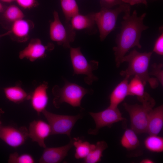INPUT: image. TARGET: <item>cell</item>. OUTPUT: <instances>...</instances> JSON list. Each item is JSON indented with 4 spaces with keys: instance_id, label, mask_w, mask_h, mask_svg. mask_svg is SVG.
<instances>
[{
    "instance_id": "obj_1",
    "label": "cell",
    "mask_w": 163,
    "mask_h": 163,
    "mask_svg": "<svg viewBox=\"0 0 163 163\" xmlns=\"http://www.w3.org/2000/svg\"><path fill=\"white\" fill-rule=\"evenodd\" d=\"M146 15L144 13L138 16L136 10L131 15L130 11L124 13L121 23V31L116 39L117 45L113 48L117 67L122 63L123 57L130 49L135 46L141 48L140 40L142 32L149 28L143 23Z\"/></svg>"
},
{
    "instance_id": "obj_2",
    "label": "cell",
    "mask_w": 163,
    "mask_h": 163,
    "mask_svg": "<svg viewBox=\"0 0 163 163\" xmlns=\"http://www.w3.org/2000/svg\"><path fill=\"white\" fill-rule=\"evenodd\" d=\"M152 53L151 52L140 53L136 49L132 50L122 59V63L127 62L128 65L126 69L120 72V75L129 78L132 75H136L145 85L148 82L152 88H157L159 82L155 78L150 77L148 70Z\"/></svg>"
},
{
    "instance_id": "obj_3",
    "label": "cell",
    "mask_w": 163,
    "mask_h": 163,
    "mask_svg": "<svg viewBox=\"0 0 163 163\" xmlns=\"http://www.w3.org/2000/svg\"><path fill=\"white\" fill-rule=\"evenodd\" d=\"M93 92L91 89L84 88L76 84L66 81L62 87L57 85L53 87L52 92L54 96L53 104L56 108H59L63 102L73 107L81 108V101L83 97L86 94H91Z\"/></svg>"
},
{
    "instance_id": "obj_4",
    "label": "cell",
    "mask_w": 163,
    "mask_h": 163,
    "mask_svg": "<svg viewBox=\"0 0 163 163\" xmlns=\"http://www.w3.org/2000/svg\"><path fill=\"white\" fill-rule=\"evenodd\" d=\"M130 11V5L123 3L115 9L101 8L99 11L92 13L101 41L115 29L119 15L122 12L124 13Z\"/></svg>"
},
{
    "instance_id": "obj_5",
    "label": "cell",
    "mask_w": 163,
    "mask_h": 163,
    "mask_svg": "<svg viewBox=\"0 0 163 163\" xmlns=\"http://www.w3.org/2000/svg\"><path fill=\"white\" fill-rule=\"evenodd\" d=\"M142 103L140 105L129 104L126 102L123 104L129 115L131 128L138 134L146 133L149 115L155 101L150 96Z\"/></svg>"
},
{
    "instance_id": "obj_6",
    "label": "cell",
    "mask_w": 163,
    "mask_h": 163,
    "mask_svg": "<svg viewBox=\"0 0 163 163\" xmlns=\"http://www.w3.org/2000/svg\"><path fill=\"white\" fill-rule=\"evenodd\" d=\"M69 48L73 74L85 75L84 81L89 85H92L94 82L97 81L98 79L93 74V71L97 69L99 62L94 60L88 62L81 52L80 47Z\"/></svg>"
},
{
    "instance_id": "obj_7",
    "label": "cell",
    "mask_w": 163,
    "mask_h": 163,
    "mask_svg": "<svg viewBox=\"0 0 163 163\" xmlns=\"http://www.w3.org/2000/svg\"><path fill=\"white\" fill-rule=\"evenodd\" d=\"M53 16V20L50 24V38L59 45L69 48L70 43L75 40V30L72 28L70 23L63 24L62 23L56 11H54Z\"/></svg>"
},
{
    "instance_id": "obj_8",
    "label": "cell",
    "mask_w": 163,
    "mask_h": 163,
    "mask_svg": "<svg viewBox=\"0 0 163 163\" xmlns=\"http://www.w3.org/2000/svg\"><path fill=\"white\" fill-rule=\"evenodd\" d=\"M42 113L51 127L52 135L65 134L70 138L73 127L82 117L81 114L75 116L56 114L46 109Z\"/></svg>"
},
{
    "instance_id": "obj_9",
    "label": "cell",
    "mask_w": 163,
    "mask_h": 163,
    "mask_svg": "<svg viewBox=\"0 0 163 163\" xmlns=\"http://www.w3.org/2000/svg\"><path fill=\"white\" fill-rule=\"evenodd\" d=\"M89 113L94 119L96 125L94 129H90L88 130V133L90 134L96 135L101 128L105 126L110 128L113 123L126 120L122 117L118 107L109 106L102 111L97 113L90 112Z\"/></svg>"
},
{
    "instance_id": "obj_10",
    "label": "cell",
    "mask_w": 163,
    "mask_h": 163,
    "mask_svg": "<svg viewBox=\"0 0 163 163\" xmlns=\"http://www.w3.org/2000/svg\"><path fill=\"white\" fill-rule=\"evenodd\" d=\"M28 137V130L25 126L17 128L4 126L0 129V139L12 148H17L23 145Z\"/></svg>"
},
{
    "instance_id": "obj_11",
    "label": "cell",
    "mask_w": 163,
    "mask_h": 163,
    "mask_svg": "<svg viewBox=\"0 0 163 163\" xmlns=\"http://www.w3.org/2000/svg\"><path fill=\"white\" fill-rule=\"evenodd\" d=\"M54 48L52 43L46 45H43L40 40L38 38L31 39L27 46L19 53L20 59L24 58L33 62L37 59L44 58L46 56L47 51L52 50Z\"/></svg>"
},
{
    "instance_id": "obj_12",
    "label": "cell",
    "mask_w": 163,
    "mask_h": 163,
    "mask_svg": "<svg viewBox=\"0 0 163 163\" xmlns=\"http://www.w3.org/2000/svg\"><path fill=\"white\" fill-rule=\"evenodd\" d=\"M28 130V137L40 147H46L45 140L52 135L51 128L48 123L41 120H33L30 123Z\"/></svg>"
},
{
    "instance_id": "obj_13",
    "label": "cell",
    "mask_w": 163,
    "mask_h": 163,
    "mask_svg": "<svg viewBox=\"0 0 163 163\" xmlns=\"http://www.w3.org/2000/svg\"><path fill=\"white\" fill-rule=\"evenodd\" d=\"M73 139L65 145L56 147H46L39 161L40 163H58L67 155L73 146Z\"/></svg>"
},
{
    "instance_id": "obj_14",
    "label": "cell",
    "mask_w": 163,
    "mask_h": 163,
    "mask_svg": "<svg viewBox=\"0 0 163 163\" xmlns=\"http://www.w3.org/2000/svg\"><path fill=\"white\" fill-rule=\"evenodd\" d=\"M48 83L44 82L38 86L30 94V100L32 107L38 115L45 109L48 101L47 90Z\"/></svg>"
},
{
    "instance_id": "obj_15",
    "label": "cell",
    "mask_w": 163,
    "mask_h": 163,
    "mask_svg": "<svg viewBox=\"0 0 163 163\" xmlns=\"http://www.w3.org/2000/svg\"><path fill=\"white\" fill-rule=\"evenodd\" d=\"M34 25L32 21L24 18L12 23L10 34L13 36V39L19 42H24L28 39L30 31Z\"/></svg>"
},
{
    "instance_id": "obj_16",
    "label": "cell",
    "mask_w": 163,
    "mask_h": 163,
    "mask_svg": "<svg viewBox=\"0 0 163 163\" xmlns=\"http://www.w3.org/2000/svg\"><path fill=\"white\" fill-rule=\"evenodd\" d=\"M163 126V106L161 105L151 111L148 119L146 133L156 135L160 133Z\"/></svg>"
},
{
    "instance_id": "obj_17",
    "label": "cell",
    "mask_w": 163,
    "mask_h": 163,
    "mask_svg": "<svg viewBox=\"0 0 163 163\" xmlns=\"http://www.w3.org/2000/svg\"><path fill=\"white\" fill-rule=\"evenodd\" d=\"M70 23L75 30H89L93 33H95L96 30L92 13L87 15H83L79 13L72 17Z\"/></svg>"
},
{
    "instance_id": "obj_18",
    "label": "cell",
    "mask_w": 163,
    "mask_h": 163,
    "mask_svg": "<svg viewBox=\"0 0 163 163\" xmlns=\"http://www.w3.org/2000/svg\"><path fill=\"white\" fill-rule=\"evenodd\" d=\"M129 78L125 77L113 89L110 96L109 106L116 108L128 95V80Z\"/></svg>"
},
{
    "instance_id": "obj_19",
    "label": "cell",
    "mask_w": 163,
    "mask_h": 163,
    "mask_svg": "<svg viewBox=\"0 0 163 163\" xmlns=\"http://www.w3.org/2000/svg\"><path fill=\"white\" fill-rule=\"evenodd\" d=\"M3 90L6 98L14 103L20 104L30 100V94L27 93L22 88L21 83L5 88Z\"/></svg>"
},
{
    "instance_id": "obj_20",
    "label": "cell",
    "mask_w": 163,
    "mask_h": 163,
    "mask_svg": "<svg viewBox=\"0 0 163 163\" xmlns=\"http://www.w3.org/2000/svg\"><path fill=\"white\" fill-rule=\"evenodd\" d=\"M141 79L136 75L134 76L128 83V95L136 96L138 100L142 102L150 97L149 94L145 91V86Z\"/></svg>"
},
{
    "instance_id": "obj_21",
    "label": "cell",
    "mask_w": 163,
    "mask_h": 163,
    "mask_svg": "<svg viewBox=\"0 0 163 163\" xmlns=\"http://www.w3.org/2000/svg\"><path fill=\"white\" fill-rule=\"evenodd\" d=\"M73 139V146L75 148V157L76 159H85L95 146L88 142H83L78 138H74Z\"/></svg>"
},
{
    "instance_id": "obj_22",
    "label": "cell",
    "mask_w": 163,
    "mask_h": 163,
    "mask_svg": "<svg viewBox=\"0 0 163 163\" xmlns=\"http://www.w3.org/2000/svg\"><path fill=\"white\" fill-rule=\"evenodd\" d=\"M136 133L131 128L127 129L120 139V144L128 150L136 149L139 145V141Z\"/></svg>"
},
{
    "instance_id": "obj_23",
    "label": "cell",
    "mask_w": 163,
    "mask_h": 163,
    "mask_svg": "<svg viewBox=\"0 0 163 163\" xmlns=\"http://www.w3.org/2000/svg\"><path fill=\"white\" fill-rule=\"evenodd\" d=\"M60 2L65 23H70L72 17L79 13L78 4L75 0H60Z\"/></svg>"
},
{
    "instance_id": "obj_24",
    "label": "cell",
    "mask_w": 163,
    "mask_h": 163,
    "mask_svg": "<svg viewBox=\"0 0 163 163\" xmlns=\"http://www.w3.org/2000/svg\"><path fill=\"white\" fill-rule=\"evenodd\" d=\"M108 147L107 143L104 141L97 142L94 148L84 160L85 163H96L100 161L103 151Z\"/></svg>"
},
{
    "instance_id": "obj_25",
    "label": "cell",
    "mask_w": 163,
    "mask_h": 163,
    "mask_svg": "<svg viewBox=\"0 0 163 163\" xmlns=\"http://www.w3.org/2000/svg\"><path fill=\"white\" fill-rule=\"evenodd\" d=\"M146 148L150 152L159 153L163 151V138L156 135H149L144 140Z\"/></svg>"
},
{
    "instance_id": "obj_26",
    "label": "cell",
    "mask_w": 163,
    "mask_h": 163,
    "mask_svg": "<svg viewBox=\"0 0 163 163\" xmlns=\"http://www.w3.org/2000/svg\"><path fill=\"white\" fill-rule=\"evenodd\" d=\"M3 16L7 21L13 23L24 18V15L21 10L15 5H11L4 11Z\"/></svg>"
},
{
    "instance_id": "obj_27",
    "label": "cell",
    "mask_w": 163,
    "mask_h": 163,
    "mask_svg": "<svg viewBox=\"0 0 163 163\" xmlns=\"http://www.w3.org/2000/svg\"><path fill=\"white\" fill-rule=\"evenodd\" d=\"M9 163H34V158L30 154L24 153L19 154L14 152L10 154L8 160Z\"/></svg>"
},
{
    "instance_id": "obj_28",
    "label": "cell",
    "mask_w": 163,
    "mask_h": 163,
    "mask_svg": "<svg viewBox=\"0 0 163 163\" xmlns=\"http://www.w3.org/2000/svg\"><path fill=\"white\" fill-rule=\"evenodd\" d=\"M163 65L162 63L157 64L154 63L152 65V71L149 72L150 75L155 77L159 82L163 85Z\"/></svg>"
},
{
    "instance_id": "obj_29",
    "label": "cell",
    "mask_w": 163,
    "mask_h": 163,
    "mask_svg": "<svg viewBox=\"0 0 163 163\" xmlns=\"http://www.w3.org/2000/svg\"><path fill=\"white\" fill-rule=\"evenodd\" d=\"M161 34L156 40L153 47V51L160 55H163V27H160Z\"/></svg>"
},
{
    "instance_id": "obj_30",
    "label": "cell",
    "mask_w": 163,
    "mask_h": 163,
    "mask_svg": "<svg viewBox=\"0 0 163 163\" xmlns=\"http://www.w3.org/2000/svg\"><path fill=\"white\" fill-rule=\"evenodd\" d=\"M15 1L24 9H30L37 6L38 4L36 0H15Z\"/></svg>"
},
{
    "instance_id": "obj_31",
    "label": "cell",
    "mask_w": 163,
    "mask_h": 163,
    "mask_svg": "<svg viewBox=\"0 0 163 163\" xmlns=\"http://www.w3.org/2000/svg\"><path fill=\"white\" fill-rule=\"evenodd\" d=\"M101 8H111L115 6L123 3L121 0H100Z\"/></svg>"
},
{
    "instance_id": "obj_32",
    "label": "cell",
    "mask_w": 163,
    "mask_h": 163,
    "mask_svg": "<svg viewBox=\"0 0 163 163\" xmlns=\"http://www.w3.org/2000/svg\"><path fill=\"white\" fill-rule=\"evenodd\" d=\"M123 3L127 4L130 5H135L142 4L147 6L146 0H121Z\"/></svg>"
},
{
    "instance_id": "obj_33",
    "label": "cell",
    "mask_w": 163,
    "mask_h": 163,
    "mask_svg": "<svg viewBox=\"0 0 163 163\" xmlns=\"http://www.w3.org/2000/svg\"><path fill=\"white\" fill-rule=\"evenodd\" d=\"M141 163H153L154 161L149 158H145L142 159L140 162Z\"/></svg>"
},
{
    "instance_id": "obj_34",
    "label": "cell",
    "mask_w": 163,
    "mask_h": 163,
    "mask_svg": "<svg viewBox=\"0 0 163 163\" xmlns=\"http://www.w3.org/2000/svg\"><path fill=\"white\" fill-rule=\"evenodd\" d=\"M15 0H0V1L7 3H10L14 1Z\"/></svg>"
},
{
    "instance_id": "obj_35",
    "label": "cell",
    "mask_w": 163,
    "mask_h": 163,
    "mask_svg": "<svg viewBox=\"0 0 163 163\" xmlns=\"http://www.w3.org/2000/svg\"><path fill=\"white\" fill-rule=\"evenodd\" d=\"M4 113V111L2 110V109L0 108V129L2 126V123L0 120V117L1 116V115Z\"/></svg>"
},
{
    "instance_id": "obj_36",
    "label": "cell",
    "mask_w": 163,
    "mask_h": 163,
    "mask_svg": "<svg viewBox=\"0 0 163 163\" xmlns=\"http://www.w3.org/2000/svg\"><path fill=\"white\" fill-rule=\"evenodd\" d=\"M4 10V6L0 2V13L3 12Z\"/></svg>"
},
{
    "instance_id": "obj_37",
    "label": "cell",
    "mask_w": 163,
    "mask_h": 163,
    "mask_svg": "<svg viewBox=\"0 0 163 163\" xmlns=\"http://www.w3.org/2000/svg\"><path fill=\"white\" fill-rule=\"evenodd\" d=\"M10 34V31L9 30L7 32L5 33V34H3L0 35V37H2L4 36H5V35H8H8Z\"/></svg>"
}]
</instances>
